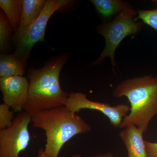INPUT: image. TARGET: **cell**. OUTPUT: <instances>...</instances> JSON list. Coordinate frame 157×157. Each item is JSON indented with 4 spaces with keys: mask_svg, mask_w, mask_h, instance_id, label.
<instances>
[{
    "mask_svg": "<svg viewBox=\"0 0 157 157\" xmlns=\"http://www.w3.org/2000/svg\"><path fill=\"white\" fill-rule=\"evenodd\" d=\"M91 157H114L112 153L109 152L105 154L96 155Z\"/></svg>",
    "mask_w": 157,
    "mask_h": 157,
    "instance_id": "ac0fdd59",
    "label": "cell"
},
{
    "mask_svg": "<svg viewBox=\"0 0 157 157\" xmlns=\"http://www.w3.org/2000/svg\"><path fill=\"white\" fill-rule=\"evenodd\" d=\"M145 148L148 157H157V142L144 140Z\"/></svg>",
    "mask_w": 157,
    "mask_h": 157,
    "instance_id": "e0dca14e",
    "label": "cell"
},
{
    "mask_svg": "<svg viewBox=\"0 0 157 157\" xmlns=\"http://www.w3.org/2000/svg\"><path fill=\"white\" fill-rule=\"evenodd\" d=\"M24 65L16 55L2 54L0 57V76L8 77L23 76L25 73Z\"/></svg>",
    "mask_w": 157,
    "mask_h": 157,
    "instance_id": "30bf717a",
    "label": "cell"
},
{
    "mask_svg": "<svg viewBox=\"0 0 157 157\" xmlns=\"http://www.w3.org/2000/svg\"><path fill=\"white\" fill-rule=\"evenodd\" d=\"M46 1L22 0V14L19 29L29 25L38 18L45 7Z\"/></svg>",
    "mask_w": 157,
    "mask_h": 157,
    "instance_id": "8fae6325",
    "label": "cell"
},
{
    "mask_svg": "<svg viewBox=\"0 0 157 157\" xmlns=\"http://www.w3.org/2000/svg\"><path fill=\"white\" fill-rule=\"evenodd\" d=\"M31 122L35 128L45 131L44 151L48 157H58L62 147L74 136L92 130L82 117L65 106L37 113L32 116Z\"/></svg>",
    "mask_w": 157,
    "mask_h": 157,
    "instance_id": "3957f363",
    "label": "cell"
},
{
    "mask_svg": "<svg viewBox=\"0 0 157 157\" xmlns=\"http://www.w3.org/2000/svg\"><path fill=\"white\" fill-rule=\"evenodd\" d=\"M38 157H48L45 154L44 150L42 148H40L38 151Z\"/></svg>",
    "mask_w": 157,
    "mask_h": 157,
    "instance_id": "d6986e66",
    "label": "cell"
},
{
    "mask_svg": "<svg viewBox=\"0 0 157 157\" xmlns=\"http://www.w3.org/2000/svg\"><path fill=\"white\" fill-rule=\"evenodd\" d=\"M32 115L26 111L18 113L11 126L0 131V157H19L30 142L28 127Z\"/></svg>",
    "mask_w": 157,
    "mask_h": 157,
    "instance_id": "8992f818",
    "label": "cell"
},
{
    "mask_svg": "<svg viewBox=\"0 0 157 157\" xmlns=\"http://www.w3.org/2000/svg\"><path fill=\"white\" fill-rule=\"evenodd\" d=\"M65 106L71 112L76 113L82 109L97 110L108 118L110 124L115 128H120L124 118L130 111L127 104L111 106L107 103L91 101L82 92H72L69 94Z\"/></svg>",
    "mask_w": 157,
    "mask_h": 157,
    "instance_id": "52a82bcc",
    "label": "cell"
},
{
    "mask_svg": "<svg viewBox=\"0 0 157 157\" xmlns=\"http://www.w3.org/2000/svg\"><path fill=\"white\" fill-rule=\"evenodd\" d=\"M12 31L7 16L1 9L0 13V50L1 52H5L9 48Z\"/></svg>",
    "mask_w": 157,
    "mask_h": 157,
    "instance_id": "5bb4252c",
    "label": "cell"
},
{
    "mask_svg": "<svg viewBox=\"0 0 157 157\" xmlns=\"http://www.w3.org/2000/svg\"><path fill=\"white\" fill-rule=\"evenodd\" d=\"M115 98L126 97L130 103V113L124 118L120 128L135 125L145 132L157 114V75H146L128 78L113 90Z\"/></svg>",
    "mask_w": 157,
    "mask_h": 157,
    "instance_id": "7a4b0ae2",
    "label": "cell"
},
{
    "mask_svg": "<svg viewBox=\"0 0 157 157\" xmlns=\"http://www.w3.org/2000/svg\"><path fill=\"white\" fill-rule=\"evenodd\" d=\"M71 2L69 0H47L42 13L34 22L14 32V54L22 61L25 67L34 45L45 40V29L52 15Z\"/></svg>",
    "mask_w": 157,
    "mask_h": 157,
    "instance_id": "5b68a950",
    "label": "cell"
},
{
    "mask_svg": "<svg viewBox=\"0 0 157 157\" xmlns=\"http://www.w3.org/2000/svg\"><path fill=\"white\" fill-rule=\"evenodd\" d=\"M29 82L23 76L0 78V90L2 93L4 103L14 112L24 110L29 98Z\"/></svg>",
    "mask_w": 157,
    "mask_h": 157,
    "instance_id": "ba28073f",
    "label": "cell"
},
{
    "mask_svg": "<svg viewBox=\"0 0 157 157\" xmlns=\"http://www.w3.org/2000/svg\"><path fill=\"white\" fill-rule=\"evenodd\" d=\"M155 8L151 10H138L137 18L157 31V0L154 1Z\"/></svg>",
    "mask_w": 157,
    "mask_h": 157,
    "instance_id": "9a60e30c",
    "label": "cell"
},
{
    "mask_svg": "<svg viewBox=\"0 0 157 157\" xmlns=\"http://www.w3.org/2000/svg\"><path fill=\"white\" fill-rule=\"evenodd\" d=\"M90 2L97 11L106 17L117 15L126 9L132 8L128 2L121 0H90Z\"/></svg>",
    "mask_w": 157,
    "mask_h": 157,
    "instance_id": "7c38bea8",
    "label": "cell"
},
{
    "mask_svg": "<svg viewBox=\"0 0 157 157\" xmlns=\"http://www.w3.org/2000/svg\"><path fill=\"white\" fill-rule=\"evenodd\" d=\"M144 132L135 125L124 128L119 137L126 147L128 157H148L143 139Z\"/></svg>",
    "mask_w": 157,
    "mask_h": 157,
    "instance_id": "9c48e42d",
    "label": "cell"
},
{
    "mask_svg": "<svg viewBox=\"0 0 157 157\" xmlns=\"http://www.w3.org/2000/svg\"><path fill=\"white\" fill-rule=\"evenodd\" d=\"M0 7L7 16L12 31H17L22 14V0H1Z\"/></svg>",
    "mask_w": 157,
    "mask_h": 157,
    "instance_id": "4fadbf2b",
    "label": "cell"
},
{
    "mask_svg": "<svg viewBox=\"0 0 157 157\" xmlns=\"http://www.w3.org/2000/svg\"><path fill=\"white\" fill-rule=\"evenodd\" d=\"M68 54L55 58L40 69L28 71L29 98L24 110L31 115L65 106L69 94L62 89L59 76Z\"/></svg>",
    "mask_w": 157,
    "mask_h": 157,
    "instance_id": "6da1fadb",
    "label": "cell"
},
{
    "mask_svg": "<svg viewBox=\"0 0 157 157\" xmlns=\"http://www.w3.org/2000/svg\"><path fill=\"white\" fill-rule=\"evenodd\" d=\"M72 157H82L81 155H73Z\"/></svg>",
    "mask_w": 157,
    "mask_h": 157,
    "instance_id": "ffe728a7",
    "label": "cell"
},
{
    "mask_svg": "<svg viewBox=\"0 0 157 157\" xmlns=\"http://www.w3.org/2000/svg\"><path fill=\"white\" fill-rule=\"evenodd\" d=\"M137 12L133 8H129L117 14L111 22L104 23L98 27V33L105 39V46L100 57L93 65L100 64L107 57H109L113 69L115 71L117 66L115 52L117 48L126 37L138 33L143 27V22L134 21Z\"/></svg>",
    "mask_w": 157,
    "mask_h": 157,
    "instance_id": "277c9868",
    "label": "cell"
},
{
    "mask_svg": "<svg viewBox=\"0 0 157 157\" xmlns=\"http://www.w3.org/2000/svg\"><path fill=\"white\" fill-rule=\"evenodd\" d=\"M6 103L0 105V131L11 126L14 121V111Z\"/></svg>",
    "mask_w": 157,
    "mask_h": 157,
    "instance_id": "2e32d148",
    "label": "cell"
}]
</instances>
